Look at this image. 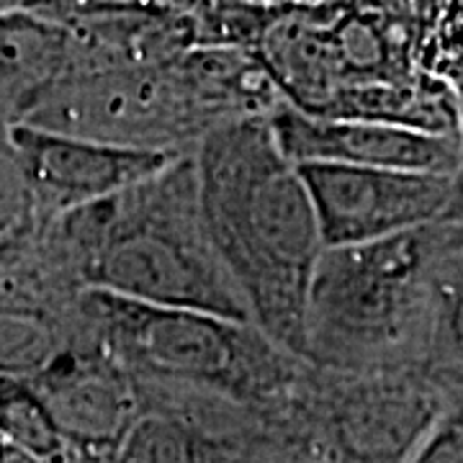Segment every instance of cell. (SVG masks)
Listing matches in <instances>:
<instances>
[{
	"instance_id": "12",
	"label": "cell",
	"mask_w": 463,
	"mask_h": 463,
	"mask_svg": "<svg viewBox=\"0 0 463 463\" xmlns=\"http://www.w3.org/2000/svg\"><path fill=\"white\" fill-rule=\"evenodd\" d=\"M404 463H463V397L443 404V412Z\"/></svg>"
},
{
	"instance_id": "14",
	"label": "cell",
	"mask_w": 463,
	"mask_h": 463,
	"mask_svg": "<svg viewBox=\"0 0 463 463\" xmlns=\"http://www.w3.org/2000/svg\"><path fill=\"white\" fill-rule=\"evenodd\" d=\"M47 3H57V0H0V14H16L24 8H39Z\"/></svg>"
},
{
	"instance_id": "9",
	"label": "cell",
	"mask_w": 463,
	"mask_h": 463,
	"mask_svg": "<svg viewBox=\"0 0 463 463\" xmlns=\"http://www.w3.org/2000/svg\"><path fill=\"white\" fill-rule=\"evenodd\" d=\"M268 121L294 165L332 163L440 178H453L458 167V134H432L386 121L322 118L283 103Z\"/></svg>"
},
{
	"instance_id": "6",
	"label": "cell",
	"mask_w": 463,
	"mask_h": 463,
	"mask_svg": "<svg viewBox=\"0 0 463 463\" xmlns=\"http://www.w3.org/2000/svg\"><path fill=\"white\" fill-rule=\"evenodd\" d=\"M298 173L325 250L358 248L438 227L450 196V178L440 175L332 163H307Z\"/></svg>"
},
{
	"instance_id": "2",
	"label": "cell",
	"mask_w": 463,
	"mask_h": 463,
	"mask_svg": "<svg viewBox=\"0 0 463 463\" xmlns=\"http://www.w3.org/2000/svg\"><path fill=\"white\" fill-rule=\"evenodd\" d=\"M54 224L57 250L80 291L252 322L206 230L194 152Z\"/></svg>"
},
{
	"instance_id": "13",
	"label": "cell",
	"mask_w": 463,
	"mask_h": 463,
	"mask_svg": "<svg viewBox=\"0 0 463 463\" xmlns=\"http://www.w3.org/2000/svg\"><path fill=\"white\" fill-rule=\"evenodd\" d=\"M456 103H458V167L450 178L446 214L438 227H463V85L456 90Z\"/></svg>"
},
{
	"instance_id": "10",
	"label": "cell",
	"mask_w": 463,
	"mask_h": 463,
	"mask_svg": "<svg viewBox=\"0 0 463 463\" xmlns=\"http://www.w3.org/2000/svg\"><path fill=\"white\" fill-rule=\"evenodd\" d=\"M0 440L44 461H72L44 397L14 373H0Z\"/></svg>"
},
{
	"instance_id": "15",
	"label": "cell",
	"mask_w": 463,
	"mask_h": 463,
	"mask_svg": "<svg viewBox=\"0 0 463 463\" xmlns=\"http://www.w3.org/2000/svg\"><path fill=\"white\" fill-rule=\"evenodd\" d=\"M137 3H142V0H137ZM145 3H152V0H145ZM155 3H165V0H155Z\"/></svg>"
},
{
	"instance_id": "11",
	"label": "cell",
	"mask_w": 463,
	"mask_h": 463,
	"mask_svg": "<svg viewBox=\"0 0 463 463\" xmlns=\"http://www.w3.org/2000/svg\"><path fill=\"white\" fill-rule=\"evenodd\" d=\"M432 340H438L448 350V355L463 365V240H438L432 265Z\"/></svg>"
},
{
	"instance_id": "3",
	"label": "cell",
	"mask_w": 463,
	"mask_h": 463,
	"mask_svg": "<svg viewBox=\"0 0 463 463\" xmlns=\"http://www.w3.org/2000/svg\"><path fill=\"white\" fill-rule=\"evenodd\" d=\"M78 309L100 345L142 383L281 417L309 373V365L252 322L149 307L100 291H83Z\"/></svg>"
},
{
	"instance_id": "8",
	"label": "cell",
	"mask_w": 463,
	"mask_h": 463,
	"mask_svg": "<svg viewBox=\"0 0 463 463\" xmlns=\"http://www.w3.org/2000/svg\"><path fill=\"white\" fill-rule=\"evenodd\" d=\"M33 206L47 216L80 212L155 178L178 157L175 152L118 147L99 139L18 124L8 134Z\"/></svg>"
},
{
	"instance_id": "5",
	"label": "cell",
	"mask_w": 463,
	"mask_h": 463,
	"mask_svg": "<svg viewBox=\"0 0 463 463\" xmlns=\"http://www.w3.org/2000/svg\"><path fill=\"white\" fill-rule=\"evenodd\" d=\"M443 397L414 368L330 373L309 368L286 420L340 463H404L428 435Z\"/></svg>"
},
{
	"instance_id": "7",
	"label": "cell",
	"mask_w": 463,
	"mask_h": 463,
	"mask_svg": "<svg viewBox=\"0 0 463 463\" xmlns=\"http://www.w3.org/2000/svg\"><path fill=\"white\" fill-rule=\"evenodd\" d=\"M39 376L36 392L47 402L70 458L75 463H114L142 399L132 373L100 345L85 319L80 332Z\"/></svg>"
},
{
	"instance_id": "1",
	"label": "cell",
	"mask_w": 463,
	"mask_h": 463,
	"mask_svg": "<svg viewBox=\"0 0 463 463\" xmlns=\"http://www.w3.org/2000/svg\"><path fill=\"white\" fill-rule=\"evenodd\" d=\"M194 163L206 230L252 325L304 361L307 297L325 245L298 165L283 155L268 116L206 134Z\"/></svg>"
},
{
	"instance_id": "4",
	"label": "cell",
	"mask_w": 463,
	"mask_h": 463,
	"mask_svg": "<svg viewBox=\"0 0 463 463\" xmlns=\"http://www.w3.org/2000/svg\"><path fill=\"white\" fill-rule=\"evenodd\" d=\"M435 227L319 255L307 297V353L315 371L412 368L432 340Z\"/></svg>"
}]
</instances>
